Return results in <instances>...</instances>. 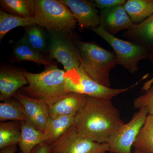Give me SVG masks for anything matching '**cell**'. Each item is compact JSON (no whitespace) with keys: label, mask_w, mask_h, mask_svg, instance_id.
I'll return each mask as SVG.
<instances>
[{"label":"cell","mask_w":153,"mask_h":153,"mask_svg":"<svg viewBox=\"0 0 153 153\" xmlns=\"http://www.w3.org/2000/svg\"><path fill=\"white\" fill-rule=\"evenodd\" d=\"M123 121L111 100L85 95L73 126L78 134L100 143H107Z\"/></svg>","instance_id":"6da1fadb"},{"label":"cell","mask_w":153,"mask_h":153,"mask_svg":"<svg viewBox=\"0 0 153 153\" xmlns=\"http://www.w3.org/2000/svg\"><path fill=\"white\" fill-rule=\"evenodd\" d=\"M28 85L21 89V92L32 98L46 102L49 106L68 93L66 87V71L57 66L45 68L39 73L25 72Z\"/></svg>","instance_id":"7a4b0ae2"},{"label":"cell","mask_w":153,"mask_h":153,"mask_svg":"<svg viewBox=\"0 0 153 153\" xmlns=\"http://www.w3.org/2000/svg\"><path fill=\"white\" fill-rule=\"evenodd\" d=\"M76 45L81 56L80 68L96 82L110 87V72L117 65L115 53L92 42L77 41Z\"/></svg>","instance_id":"3957f363"},{"label":"cell","mask_w":153,"mask_h":153,"mask_svg":"<svg viewBox=\"0 0 153 153\" xmlns=\"http://www.w3.org/2000/svg\"><path fill=\"white\" fill-rule=\"evenodd\" d=\"M34 19L46 29L71 33L76 21L69 8L60 0H35Z\"/></svg>","instance_id":"277c9868"},{"label":"cell","mask_w":153,"mask_h":153,"mask_svg":"<svg viewBox=\"0 0 153 153\" xmlns=\"http://www.w3.org/2000/svg\"><path fill=\"white\" fill-rule=\"evenodd\" d=\"M46 29L47 34L48 58L61 63L65 71L80 66L81 56L71 33Z\"/></svg>","instance_id":"5b68a950"},{"label":"cell","mask_w":153,"mask_h":153,"mask_svg":"<svg viewBox=\"0 0 153 153\" xmlns=\"http://www.w3.org/2000/svg\"><path fill=\"white\" fill-rule=\"evenodd\" d=\"M89 29L110 45L116 56L117 64L130 73L134 74L138 71L140 60L149 59V53L146 47L117 38L105 32L101 26Z\"/></svg>","instance_id":"8992f818"},{"label":"cell","mask_w":153,"mask_h":153,"mask_svg":"<svg viewBox=\"0 0 153 153\" xmlns=\"http://www.w3.org/2000/svg\"><path fill=\"white\" fill-rule=\"evenodd\" d=\"M66 89L68 93L73 92L96 98L112 100L114 97L135 87L141 79L130 87L112 88L96 82L79 67L71 71H66Z\"/></svg>","instance_id":"52a82bcc"},{"label":"cell","mask_w":153,"mask_h":153,"mask_svg":"<svg viewBox=\"0 0 153 153\" xmlns=\"http://www.w3.org/2000/svg\"><path fill=\"white\" fill-rule=\"evenodd\" d=\"M108 143H100L82 136L72 125L63 135L50 146V153H106Z\"/></svg>","instance_id":"ba28073f"},{"label":"cell","mask_w":153,"mask_h":153,"mask_svg":"<svg viewBox=\"0 0 153 153\" xmlns=\"http://www.w3.org/2000/svg\"><path fill=\"white\" fill-rule=\"evenodd\" d=\"M145 108L139 110L131 120L118 129L107 143L111 153H132L131 147L149 115Z\"/></svg>","instance_id":"9c48e42d"},{"label":"cell","mask_w":153,"mask_h":153,"mask_svg":"<svg viewBox=\"0 0 153 153\" xmlns=\"http://www.w3.org/2000/svg\"><path fill=\"white\" fill-rule=\"evenodd\" d=\"M60 1L68 7L81 27L90 29L100 26L99 13L94 1Z\"/></svg>","instance_id":"30bf717a"},{"label":"cell","mask_w":153,"mask_h":153,"mask_svg":"<svg viewBox=\"0 0 153 153\" xmlns=\"http://www.w3.org/2000/svg\"><path fill=\"white\" fill-rule=\"evenodd\" d=\"M13 97L24 106L28 121L36 128L44 131L49 117V106L46 102L17 91Z\"/></svg>","instance_id":"8fae6325"},{"label":"cell","mask_w":153,"mask_h":153,"mask_svg":"<svg viewBox=\"0 0 153 153\" xmlns=\"http://www.w3.org/2000/svg\"><path fill=\"white\" fill-rule=\"evenodd\" d=\"M100 26L110 35L129 30L134 26L123 5L101 10L99 13Z\"/></svg>","instance_id":"7c38bea8"},{"label":"cell","mask_w":153,"mask_h":153,"mask_svg":"<svg viewBox=\"0 0 153 153\" xmlns=\"http://www.w3.org/2000/svg\"><path fill=\"white\" fill-rule=\"evenodd\" d=\"M26 71L13 67H2L0 71V100L13 98L19 89L27 85Z\"/></svg>","instance_id":"4fadbf2b"},{"label":"cell","mask_w":153,"mask_h":153,"mask_svg":"<svg viewBox=\"0 0 153 153\" xmlns=\"http://www.w3.org/2000/svg\"><path fill=\"white\" fill-rule=\"evenodd\" d=\"M123 37L129 42L147 48L149 53V60L153 63V15L126 30Z\"/></svg>","instance_id":"5bb4252c"},{"label":"cell","mask_w":153,"mask_h":153,"mask_svg":"<svg viewBox=\"0 0 153 153\" xmlns=\"http://www.w3.org/2000/svg\"><path fill=\"white\" fill-rule=\"evenodd\" d=\"M85 95L70 92L49 106V117L75 116L82 106Z\"/></svg>","instance_id":"9a60e30c"},{"label":"cell","mask_w":153,"mask_h":153,"mask_svg":"<svg viewBox=\"0 0 153 153\" xmlns=\"http://www.w3.org/2000/svg\"><path fill=\"white\" fill-rule=\"evenodd\" d=\"M74 117H49L44 131L45 143L50 146L59 139L73 125Z\"/></svg>","instance_id":"2e32d148"},{"label":"cell","mask_w":153,"mask_h":153,"mask_svg":"<svg viewBox=\"0 0 153 153\" xmlns=\"http://www.w3.org/2000/svg\"><path fill=\"white\" fill-rule=\"evenodd\" d=\"M13 55L15 59L18 61H31L38 65H44L45 68L57 66L55 62L31 47L23 38L14 46Z\"/></svg>","instance_id":"e0dca14e"},{"label":"cell","mask_w":153,"mask_h":153,"mask_svg":"<svg viewBox=\"0 0 153 153\" xmlns=\"http://www.w3.org/2000/svg\"><path fill=\"white\" fill-rule=\"evenodd\" d=\"M21 130L18 143L20 153H30L36 146L45 143L44 131L36 128L28 121H21Z\"/></svg>","instance_id":"ac0fdd59"},{"label":"cell","mask_w":153,"mask_h":153,"mask_svg":"<svg viewBox=\"0 0 153 153\" xmlns=\"http://www.w3.org/2000/svg\"><path fill=\"white\" fill-rule=\"evenodd\" d=\"M123 7L134 25L140 24L153 15V0H128Z\"/></svg>","instance_id":"d6986e66"},{"label":"cell","mask_w":153,"mask_h":153,"mask_svg":"<svg viewBox=\"0 0 153 153\" xmlns=\"http://www.w3.org/2000/svg\"><path fill=\"white\" fill-rule=\"evenodd\" d=\"M2 10L8 13L23 18H34L35 0H1Z\"/></svg>","instance_id":"ffe728a7"},{"label":"cell","mask_w":153,"mask_h":153,"mask_svg":"<svg viewBox=\"0 0 153 153\" xmlns=\"http://www.w3.org/2000/svg\"><path fill=\"white\" fill-rule=\"evenodd\" d=\"M23 38L30 46L45 55L47 54V34L45 28L39 25H32L24 27Z\"/></svg>","instance_id":"44dd1931"},{"label":"cell","mask_w":153,"mask_h":153,"mask_svg":"<svg viewBox=\"0 0 153 153\" xmlns=\"http://www.w3.org/2000/svg\"><path fill=\"white\" fill-rule=\"evenodd\" d=\"M28 120L25 109L21 102L13 97L0 103V122Z\"/></svg>","instance_id":"7402d4cb"},{"label":"cell","mask_w":153,"mask_h":153,"mask_svg":"<svg viewBox=\"0 0 153 153\" xmlns=\"http://www.w3.org/2000/svg\"><path fill=\"white\" fill-rule=\"evenodd\" d=\"M134 150L153 153V114H149L134 143Z\"/></svg>","instance_id":"603a6c76"},{"label":"cell","mask_w":153,"mask_h":153,"mask_svg":"<svg viewBox=\"0 0 153 153\" xmlns=\"http://www.w3.org/2000/svg\"><path fill=\"white\" fill-rule=\"evenodd\" d=\"M21 135V121H10L1 123L0 149L18 145Z\"/></svg>","instance_id":"cb8c5ba5"},{"label":"cell","mask_w":153,"mask_h":153,"mask_svg":"<svg viewBox=\"0 0 153 153\" xmlns=\"http://www.w3.org/2000/svg\"><path fill=\"white\" fill-rule=\"evenodd\" d=\"M37 25L35 19L23 18L13 16L0 10V41H1L6 34L10 30L22 27Z\"/></svg>","instance_id":"d4e9b609"},{"label":"cell","mask_w":153,"mask_h":153,"mask_svg":"<svg viewBox=\"0 0 153 153\" xmlns=\"http://www.w3.org/2000/svg\"><path fill=\"white\" fill-rule=\"evenodd\" d=\"M142 90L146 93L134 100V107L139 110L146 108L149 114H153V77L145 82Z\"/></svg>","instance_id":"484cf974"},{"label":"cell","mask_w":153,"mask_h":153,"mask_svg":"<svg viewBox=\"0 0 153 153\" xmlns=\"http://www.w3.org/2000/svg\"><path fill=\"white\" fill-rule=\"evenodd\" d=\"M126 0H94V1L97 8L103 10L110 8L116 6L123 5Z\"/></svg>","instance_id":"4316f807"},{"label":"cell","mask_w":153,"mask_h":153,"mask_svg":"<svg viewBox=\"0 0 153 153\" xmlns=\"http://www.w3.org/2000/svg\"><path fill=\"white\" fill-rule=\"evenodd\" d=\"M30 153H50V146L47 143H42L36 146Z\"/></svg>","instance_id":"83f0119b"},{"label":"cell","mask_w":153,"mask_h":153,"mask_svg":"<svg viewBox=\"0 0 153 153\" xmlns=\"http://www.w3.org/2000/svg\"><path fill=\"white\" fill-rule=\"evenodd\" d=\"M17 151V145H13L1 149L0 153H16Z\"/></svg>","instance_id":"f1b7e54d"},{"label":"cell","mask_w":153,"mask_h":153,"mask_svg":"<svg viewBox=\"0 0 153 153\" xmlns=\"http://www.w3.org/2000/svg\"><path fill=\"white\" fill-rule=\"evenodd\" d=\"M132 153H143L142 152H139V151L134 150V152Z\"/></svg>","instance_id":"f546056e"}]
</instances>
